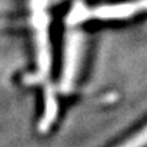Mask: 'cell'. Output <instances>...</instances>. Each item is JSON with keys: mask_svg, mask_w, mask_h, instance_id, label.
<instances>
[{"mask_svg": "<svg viewBox=\"0 0 147 147\" xmlns=\"http://www.w3.org/2000/svg\"><path fill=\"white\" fill-rule=\"evenodd\" d=\"M117 147H147V124Z\"/></svg>", "mask_w": 147, "mask_h": 147, "instance_id": "2", "label": "cell"}, {"mask_svg": "<svg viewBox=\"0 0 147 147\" xmlns=\"http://www.w3.org/2000/svg\"><path fill=\"white\" fill-rule=\"evenodd\" d=\"M146 10L147 0H136V1L120 3V4H107V6H98L94 9H83L77 11L74 16V22H82L87 19H97V20L124 19Z\"/></svg>", "mask_w": 147, "mask_h": 147, "instance_id": "1", "label": "cell"}]
</instances>
